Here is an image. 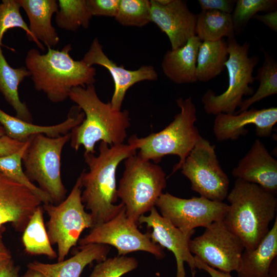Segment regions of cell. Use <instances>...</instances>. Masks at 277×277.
Here are the masks:
<instances>
[{
	"label": "cell",
	"mask_w": 277,
	"mask_h": 277,
	"mask_svg": "<svg viewBox=\"0 0 277 277\" xmlns=\"http://www.w3.org/2000/svg\"><path fill=\"white\" fill-rule=\"evenodd\" d=\"M80 246L100 244L114 247L118 256L137 251L149 252L157 259L165 256L163 248L154 243L149 233H143L137 224L129 220L125 206L107 222L95 225L89 233L78 241Z\"/></svg>",
	"instance_id": "8fae6325"
},
{
	"label": "cell",
	"mask_w": 277,
	"mask_h": 277,
	"mask_svg": "<svg viewBox=\"0 0 277 277\" xmlns=\"http://www.w3.org/2000/svg\"><path fill=\"white\" fill-rule=\"evenodd\" d=\"M180 112L173 120L161 131L144 137L132 135L128 144L139 150L141 157L155 163L167 155H177L179 162L172 169L173 174L181 167L195 144L202 137L195 125L197 121L196 109L191 97L176 101Z\"/></svg>",
	"instance_id": "5b68a950"
},
{
	"label": "cell",
	"mask_w": 277,
	"mask_h": 277,
	"mask_svg": "<svg viewBox=\"0 0 277 277\" xmlns=\"http://www.w3.org/2000/svg\"><path fill=\"white\" fill-rule=\"evenodd\" d=\"M99 154L84 153V160L89 171L80 175L83 191L82 201L90 211L94 225L108 221L124 207L117 200L116 171L119 164L136 153L137 149L130 144L110 146L101 142Z\"/></svg>",
	"instance_id": "6da1fadb"
},
{
	"label": "cell",
	"mask_w": 277,
	"mask_h": 277,
	"mask_svg": "<svg viewBox=\"0 0 277 277\" xmlns=\"http://www.w3.org/2000/svg\"><path fill=\"white\" fill-rule=\"evenodd\" d=\"M180 169L200 196L219 202L227 197L229 179L220 165L215 146L207 140H199Z\"/></svg>",
	"instance_id": "30bf717a"
},
{
	"label": "cell",
	"mask_w": 277,
	"mask_h": 277,
	"mask_svg": "<svg viewBox=\"0 0 277 277\" xmlns=\"http://www.w3.org/2000/svg\"><path fill=\"white\" fill-rule=\"evenodd\" d=\"M146 224L152 231L149 233L151 240L171 251L176 262V277H186L184 263L189 266L192 277L196 272L194 256L189 249V242L192 234H185L162 216L154 207L148 215H143L138 223Z\"/></svg>",
	"instance_id": "9a60e30c"
},
{
	"label": "cell",
	"mask_w": 277,
	"mask_h": 277,
	"mask_svg": "<svg viewBox=\"0 0 277 277\" xmlns=\"http://www.w3.org/2000/svg\"><path fill=\"white\" fill-rule=\"evenodd\" d=\"M29 21V28L33 36L48 48H52L60 38L51 23L52 17L58 11L56 0H18Z\"/></svg>",
	"instance_id": "cb8c5ba5"
},
{
	"label": "cell",
	"mask_w": 277,
	"mask_h": 277,
	"mask_svg": "<svg viewBox=\"0 0 277 277\" xmlns=\"http://www.w3.org/2000/svg\"><path fill=\"white\" fill-rule=\"evenodd\" d=\"M42 204L30 189L0 171V227L10 223L15 229L23 232Z\"/></svg>",
	"instance_id": "e0dca14e"
},
{
	"label": "cell",
	"mask_w": 277,
	"mask_h": 277,
	"mask_svg": "<svg viewBox=\"0 0 277 277\" xmlns=\"http://www.w3.org/2000/svg\"><path fill=\"white\" fill-rule=\"evenodd\" d=\"M82 189L79 176L63 201L56 205L43 204V208L49 216L47 231L50 243L57 246V262L64 260L71 248L76 245L83 230L94 226L91 214L85 210Z\"/></svg>",
	"instance_id": "9c48e42d"
},
{
	"label": "cell",
	"mask_w": 277,
	"mask_h": 277,
	"mask_svg": "<svg viewBox=\"0 0 277 277\" xmlns=\"http://www.w3.org/2000/svg\"><path fill=\"white\" fill-rule=\"evenodd\" d=\"M195 35L203 41H217L235 36L231 14L201 10L196 14Z\"/></svg>",
	"instance_id": "83f0119b"
},
{
	"label": "cell",
	"mask_w": 277,
	"mask_h": 277,
	"mask_svg": "<svg viewBox=\"0 0 277 277\" xmlns=\"http://www.w3.org/2000/svg\"><path fill=\"white\" fill-rule=\"evenodd\" d=\"M253 18L260 21L275 32H277V10L263 15L257 14Z\"/></svg>",
	"instance_id": "ab89813d"
},
{
	"label": "cell",
	"mask_w": 277,
	"mask_h": 277,
	"mask_svg": "<svg viewBox=\"0 0 277 277\" xmlns=\"http://www.w3.org/2000/svg\"><path fill=\"white\" fill-rule=\"evenodd\" d=\"M29 144V139L16 152L0 157V171L8 177L30 189L43 204H53L50 197L31 182L25 174L22 167V158Z\"/></svg>",
	"instance_id": "4dcf8cb0"
},
{
	"label": "cell",
	"mask_w": 277,
	"mask_h": 277,
	"mask_svg": "<svg viewBox=\"0 0 277 277\" xmlns=\"http://www.w3.org/2000/svg\"><path fill=\"white\" fill-rule=\"evenodd\" d=\"M201 10H213L231 14L235 0H198Z\"/></svg>",
	"instance_id": "8d00e7d4"
},
{
	"label": "cell",
	"mask_w": 277,
	"mask_h": 277,
	"mask_svg": "<svg viewBox=\"0 0 277 277\" xmlns=\"http://www.w3.org/2000/svg\"><path fill=\"white\" fill-rule=\"evenodd\" d=\"M5 132L3 127L0 125V137L5 135Z\"/></svg>",
	"instance_id": "f6af8a7d"
},
{
	"label": "cell",
	"mask_w": 277,
	"mask_h": 277,
	"mask_svg": "<svg viewBox=\"0 0 277 277\" xmlns=\"http://www.w3.org/2000/svg\"><path fill=\"white\" fill-rule=\"evenodd\" d=\"M84 118V113L76 105L70 108L67 118L63 122L52 126H41L11 116L0 109V125L3 127L5 134L22 142H26L31 136L38 134H43L50 137L67 134L79 125Z\"/></svg>",
	"instance_id": "ffe728a7"
},
{
	"label": "cell",
	"mask_w": 277,
	"mask_h": 277,
	"mask_svg": "<svg viewBox=\"0 0 277 277\" xmlns=\"http://www.w3.org/2000/svg\"><path fill=\"white\" fill-rule=\"evenodd\" d=\"M200 236L190 240L192 254L209 266L230 273L238 270L244 247L241 240L225 225L223 221L207 227Z\"/></svg>",
	"instance_id": "4fadbf2b"
},
{
	"label": "cell",
	"mask_w": 277,
	"mask_h": 277,
	"mask_svg": "<svg viewBox=\"0 0 277 277\" xmlns=\"http://www.w3.org/2000/svg\"><path fill=\"white\" fill-rule=\"evenodd\" d=\"M22 242L25 250L30 255H44L50 259L57 258L45 227L41 205L34 211L23 231Z\"/></svg>",
	"instance_id": "4316f807"
},
{
	"label": "cell",
	"mask_w": 277,
	"mask_h": 277,
	"mask_svg": "<svg viewBox=\"0 0 277 277\" xmlns=\"http://www.w3.org/2000/svg\"><path fill=\"white\" fill-rule=\"evenodd\" d=\"M120 0H86L88 9L93 16L115 17Z\"/></svg>",
	"instance_id": "d590c367"
},
{
	"label": "cell",
	"mask_w": 277,
	"mask_h": 277,
	"mask_svg": "<svg viewBox=\"0 0 277 277\" xmlns=\"http://www.w3.org/2000/svg\"><path fill=\"white\" fill-rule=\"evenodd\" d=\"M271 228L253 250H244L237 277H268L273 261L277 256V217Z\"/></svg>",
	"instance_id": "603a6c76"
},
{
	"label": "cell",
	"mask_w": 277,
	"mask_h": 277,
	"mask_svg": "<svg viewBox=\"0 0 277 277\" xmlns=\"http://www.w3.org/2000/svg\"><path fill=\"white\" fill-rule=\"evenodd\" d=\"M262 51L264 61L254 77V81L259 82V86L250 97L243 100L235 114L247 110L253 104L277 93V62L262 48Z\"/></svg>",
	"instance_id": "f1b7e54d"
},
{
	"label": "cell",
	"mask_w": 277,
	"mask_h": 277,
	"mask_svg": "<svg viewBox=\"0 0 277 277\" xmlns=\"http://www.w3.org/2000/svg\"><path fill=\"white\" fill-rule=\"evenodd\" d=\"M72 47L67 44L61 50L48 48L45 54L31 49L25 58L34 88L42 91L52 103L65 101L71 89L94 84L96 69L82 60L75 61L70 54Z\"/></svg>",
	"instance_id": "277c9868"
},
{
	"label": "cell",
	"mask_w": 277,
	"mask_h": 277,
	"mask_svg": "<svg viewBox=\"0 0 277 277\" xmlns=\"http://www.w3.org/2000/svg\"><path fill=\"white\" fill-rule=\"evenodd\" d=\"M14 140L6 134L0 137V157L7 156L20 149L25 143Z\"/></svg>",
	"instance_id": "74e56055"
},
{
	"label": "cell",
	"mask_w": 277,
	"mask_h": 277,
	"mask_svg": "<svg viewBox=\"0 0 277 277\" xmlns=\"http://www.w3.org/2000/svg\"><path fill=\"white\" fill-rule=\"evenodd\" d=\"M1 47L0 45V93L15 110L17 117L32 123V115L18 94L19 84L25 77L30 76V73L26 67H11L3 55Z\"/></svg>",
	"instance_id": "d4e9b609"
},
{
	"label": "cell",
	"mask_w": 277,
	"mask_h": 277,
	"mask_svg": "<svg viewBox=\"0 0 277 277\" xmlns=\"http://www.w3.org/2000/svg\"><path fill=\"white\" fill-rule=\"evenodd\" d=\"M125 160L117 195L125 206L128 218L137 224L141 216L155 207L166 187V175L160 165L136 153Z\"/></svg>",
	"instance_id": "8992f818"
},
{
	"label": "cell",
	"mask_w": 277,
	"mask_h": 277,
	"mask_svg": "<svg viewBox=\"0 0 277 277\" xmlns=\"http://www.w3.org/2000/svg\"><path fill=\"white\" fill-rule=\"evenodd\" d=\"M55 22L57 27L67 31H75L81 27L88 28L92 16L86 0H59Z\"/></svg>",
	"instance_id": "f546056e"
},
{
	"label": "cell",
	"mask_w": 277,
	"mask_h": 277,
	"mask_svg": "<svg viewBox=\"0 0 277 277\" xmlns=\"http://www.w3.org/2000/svg\"><path fill=\"white\" fill-rule=\"evenodd\" d=\"M226 198L229 204L224 224L241 240L245 249H255L276 217L275 195L258 185L236 179Z\"/></svg>",
	"instance_id": "3957f363"
},
{
	"label": "cell",
	"mask_w": 277,
	"mask_h": 277,
	"mask_svg": "<svg viewBox=\"0 0 277 277\" xmlns=\"http://www.w3.org/2000/svg\"><path fill=\"white\" fill-rule=\"evenodd\" d=\"M70 138V132L57 137L43 134L34 135L29 138L22 158L24 172L28 179L36 182L55 205L66 199L67 190L61 177V155Z\"/></svg>",
	"instance_id": "ba28073f"
},
{
	"label": "cell",
	"mask_w": 277,
	"mask_h": 277,
	"mask_svg": "<svg viewBox=\"0 0 277 277\" xmlns=\"http://www.w3.org/2000/svg\"><path fill=\"white\" fill-rule=\"evenodd\" d=\"M276 0H237L231 13L235 35L241 33L249 21L259 12L276 10Z\"/></svg>",
	"instance_id": "1f68e13d"
},
{
	"label": "cell",
	"mask_w": 277,
	"mask_h": 277,
	"mask_svg": "<svg viewBox=\"0 0 277 277\" xmlns=\"http://www.w3.org/2000/svg\"><path fill=\"white\" fill-rule=\"evenodd\" d=\"M228 57L225 64L228 75V85L221 94L209 89L204 94L202 102L208 114L234 113L242 103L245 95H252L254 89L249 86L254 81L253 72L260 61L257 55L249 56L250 44L242 45L235 36L227 38Z\"/></svg>",
	"instance_id": "52a82bcc"
},
{
	"label": "cell",
	"mask_w": 277,
	"mask_h": 277,
	"mask_svg": "<svg viewBox=\"0 0 277 277\" xmlns=\"http://www.w3.org/2000/svg\"><path fill=\"white\" fill-rule=\"evenodd\" d=\"M21 8L18 0H3L0 2V45H3L2 39L5 32L10 29L19 28L25 31L30 41L44 51V45L33 36L22 17Z\"/></svg>",
	"instance_id": "d6a6232c"
},
{
	"label": "cell",
	"mask_w": 277,
	"mask_h": 277,
	"mask_svg": "<svg viewBox=\"0 0 277 277\" xmlns=\"http://www.w3.org/2000/svg\"><path fill=\"white\" fill-rule=\"evenodd\" d=\"M201 43L200 38L195 35L183 46L166 51L161 64L165 76L176 84L197 82L196 77V59Z\"/></svg>",
	"instance_id": "7402d4cb"
},
{
	"label": "cell",
	"mask_w": 277,
	"mask_h": 277,
	"mask_svg": "<svg viewBox=\"0 0 277 277\" xmlns=\"http://www.w3.org/2000/svg\"><path fill=\"white\" fill-rule=\"evenodd\" d=\"M268 277H277V258L273 261L271 265Z\"/></svg>",
	"instance_id": "ee69618b"
},
{
	"label": "cell",
	"mask_w": 277,
	"mask_h": 277,
	"mask_svg": "<svg viewBox=\"0 0 277 277\" xmlns=\"http://www.w3.org/2000/svg\"><path fill=\"white\" fill-rule=\"evenodd\" d=\"M277 122V108L251 109L239 113H220L216 115L213 131L219 141L236 140L247 133V125L255 126L256 134L268 137Z\"/></svg>",
	"instance_id": "ac0fdd59"
},
{
	"label": "cell",
	"mask_w": 277,
	"mask_h": 277,
	"mask_svg": "<svg viewBox=\"0 0 277 277\" xmlns=\"http://www.w3.org/2000/svg\"><path fill=\"white\" fill-rule=\"evenodd\" d=\"M137 266L134 258L117 255L98 262L89 277H121Z\"/></svg>",
	"instance_id": "e575fe53"
},
{
	"label": "cell",
	"mask_w": 277,
	"mask_h": 277,
	"mask_svg": "<svg viewBox=\"0 0 277 277\" xmlns=\"http://www.w3.org/2000/svg\"><path fill=\"white\" fill-rule=\"evenodd\" d=\"M120 24L142 27L150 22V3L148 0H120L115 17Z\"/></svg>",
	"instance_id": "836d02e7"
},
{
	"label": "cell",
	"mask_w": 277,
	"mask_h": 277,
	"mask_svg": "<svg viewBox=\"0 0 277 277\" xmlns=\"http://www.w3.org/2000/svg\"><path fill=\"white\" fill-rule=\"evenodd\" d=\"M82 60L90 66H102L110 73L114 90L110 103L117 110H122L126 93L131 86L143 81H156L158 77L156 70L151 65H144L135 70H127L123 66H118L104 53L103 46L97 38L93 40Z\"/></svg>",
	"instance_id": "2e32d148"
},
{
	"label": "cell",
	"mask_w": 277,
	"mask_h": 277,
	"mask_svg": "<svg viewBox=\"0 0 277 277\" xmlns=\"http://www.w3.org/2000/svg\"><path fill=\"white\" fill-rule=\"evenodd\" d=\"M155 206L162 216L187 234H193L196 227L205 228L214 222L223 221L229 209V205L223 202L201 196L182 199L168 192L163 193Z\"/></svg>",
	"instance_id": "7c38bea8"
},
{
	"label": "cell",
	"mask_w": 277,
	"mask_h": 277,
	"mask_svg": "<svg viewBox=\"0 0 277 277\" xmlns=\"http://www.w3.org/2000/svg\"><path fill=\"white\" fill-rule=\"evenodd\" d=\"M69 97L85 114L83 122L70 132L72 148L77 151L83 146L84 153L94 154L95 144L99 141L110 146L123 144L130 126L127 110H115L110 103L102 101L94 84L73 88Z\"/></svg>",
	"instance_id": "7a4b0ae2"
},
{
	"label": "cell",
	"mask_w": 277,
	"mask_h": 277,
	"mask_svg": "<svg viewBox=\"0 0 277 277\" xmlns=\"http://www.w3.org/2000/svg\"><path fill=\"white\" fill-rule=\"evenodd\" d=\"M228 54V44L223 39L202 42L196 59L197 81L207 82L219 75L226 69Z\"/></svg>",
	"instance_id": "484cf974"
},
{
	"label": "cell",
	"mask_w": 277,
	"mask_h": 277,
	"mask_svg": "<svg viewBox=\"0 0 277 277\" xmlns=\"http://www.w3.org/2000/svg\"><path fill=\"white\" fill-rule=\"evenodd\" d=\"M194 259L196 268L205 271L211 277H232L230 273L223 272L211 267L195 256H194Z\"/></svg>",
	"instance_id": "60d3db41"
},
{
	"label": "cell",
	"mask_w": 277,
	"mask_h": 277,
	"mask_svg": "<svg viewBox=\"0 0 277 277\" xmlns=\"http://www.w3.org/2000/svg\"><path fill=\"white\" fill-rule=\"evenodd\" d=\"M232 175L255 184L275 195L277 192V161L264 144L256 139L246 154L232 171Z\"/></svg>",
	"instance_id": "d6986e66"
},
{
	"label": "cell",
	"mask_w": 277,
	"mask_h": 277,
	"mask_svg": "<svg viewBox=\"0 0 277 277\" xmlns=\"http://www.w3.org/2000/svg\"><path fill=\"white\" fill-rule=\"evenodd\" d=\"M150 22L168 36L171 49L185 45L195 35L196 14L182 0H150Z\"/></svg>",
	"instance_id": "5bb4252c"
},
{
	"label": "cell",
	"mask_w": 277,
	"mask_h": 277,
	"mask_svg": "<svg viewBox=\"0 0 277 277\" xmlns=\"http://www.w3.org/2000/svg\"><path fill=\"white\" fill-rule=\"evenodd\" d=\"M4 229L5 228L3 226L0 227V263L6 260L12 258L11 252L3 241V233Z\"/></svg>",
	"instance_id": "b9f144b4"
},
{
	"label": "cell",
	"mask_w": 277,
	"mask_h": 277,
	"mask_svg": "<svg viewBox=\"0 0 277 277\" xmlns=\"http://www.w3.org/2000/svg\"><path fill=\"white\" fill-rule=\"evenodd\" d=\"M20 277H45L42 273L41 272L32 269L28 268L27 270L25 273Z\"/></svg>",
	"instance_id": "7bdbcfd3"
},
{
	"label": "cell",
	"mask_w": 277,
	"mask_h": 277,
	"mask_svg": "<svg viewBox=\"0 0 277 277\" xmlns=\"http://www.w3.org/2000/svg\"><path fill=\"white\" fill-rule=\"evenodd\" d=\"M80 248L78 252L66 260L53 264L34 261L30 262L27 267L41 272L45 277H80L88 265L93 261H104L110 251L108 245L100 244H87Z\"/></svg>",
	"instance_id": "44dd1931"
},
{
	"label": "cell",
	"mask_w": 277,
	"mask_h": 277,
	"mask_svg": "<svg viewBox=\"0 0 277 277\" xmlns=\"http://www.w3.org/2000/svg\"><path fill=\"white\" fill-rule=\"evenodd\" d=\"M19 267L16 265L12 258L0 263V277H20Z\"/></svg>",
	"instance_id": "f35d334b"
}]
</instances>
